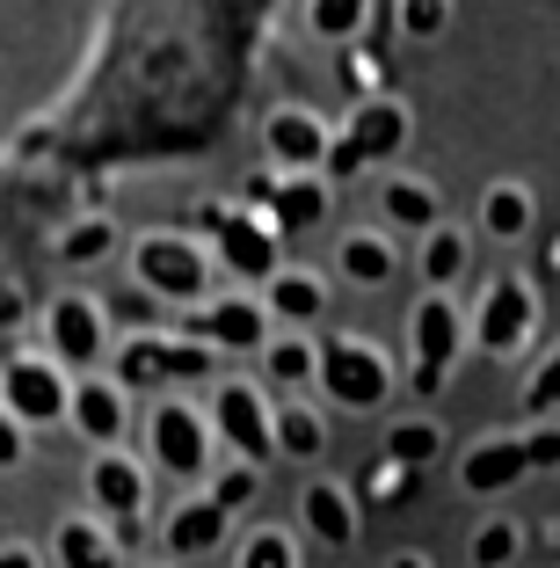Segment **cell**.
I'll return each mask as SVG.
<instances>
[{"label":"cell","mask_w":560,"mask_h":568,"mask_svg":"<svg viewBox=\"0 0 560 568\" xmlns=\"http://www.w3.org/2000/svg\"><path fill=\"white\" fill-rule=\"evenodd\" d=\"M44 343L67 372H95L102 343H110V321H102V306L88 300V292H59L51 314H44Z\"/></svg>","instance_id":"obj_9"},{"label":"cell","mask_w":560,"mask_h":568,"mask_svg":"<svg viewBox=\"0 0 560 568\" xmlns=\"http://www.w3.org/2000/svg\"><path fill=\"white\" fill-rule=\"evenodd\" d=\"M182 372H212V343H153V335H132L124 351V386H153V379H182Z\"/></svg>","instance_id":"obj_15"},{"label":"cell","mask_w":560,"mask_h":568,"mask_svg":"<svg viewBox=\"0 0 560 568\" xmlns=\"http://www.w3.org/2000/svg\"><path fill=\"white\" fill-rule=\"evenodd\" d=\"M263 379L277 386V394H306V386H320V335L277 328L263 343Z\"/></svg>","instance_id":"obj_17"},{"label":"cell","mask_w":560,"mask_h":568,"mask_svg":"<svg viewBox=\"0 0 560 568\" xmlns=\"http://www.w3.org/2000/svg\"><path fill=\"white\" fill-rule=\"evenodd\" d=\"M320 394L349 416H364L394 394V357L364 335H320Z\"/></svg>","instance_id":"obj_2"},{"label":"cell","mask_w":560,"mask_h":568,"mask_svg":"<svg viewBox=\"0 0 560 568\" xmlns=\"http://www.w3.org/2000/svg\"><path fill=\"white\" fill-rule=\"evenodd\" d=\"M328 197H335L328 175H277V183H269V219H277V234L328 219Z\"/></svg>","instance_id":"obj_23"},{"label":"cell","mask_w":560,"mask_h":568,"mask_svg":"<svg viewBox=\"0 0 560 568\" xmlns=\"http://www.w3.org/2000/svg\"><path fill=\"white\" fill-rule=\"evenodd\" d=\"M364 16H371V0H314V8H306V22H314L320 37H335V44H343V37H357Z\"/></svg>","instance_id":"obj_33"},{"label":"cell","mask_w":560,"mask_h":568,"mask_svg":"<svg viewBox=\"0 0 560 568\" xmlns=\"http://www.w3.org/2000/svg\"><path fill=\"white\" fill-rule=\"evenodd\" d=\"M212 416H204L197 402H182V394H167V402H153L146 416V452H153V467L161 474H212Z\"/></svg>","instance_id":"obj_6"},{"label":"cell","mask_w":560,"mask_h":568,"mask_svg":"<svg viewBox=\"0 0 560 568\" xmlns=\"http://www.w3.org/2000/svg\"><path fill=\"white\" fill-rule=\"evenodd\" d=\"M437 452H445V423H437V416H408V423H394V430H386V459H400L408 474L429 467Z\"/></svg>","instance_id":"obj_29"},{"label":"cell","mask_w":560,"mask_h":568,"mask_svg":"<svg viewBox=\"0 0 560 568\" xmlns=\"http://www.w3.org/2000/svg\"><path fill=\"white\" fill-rule=\"evenodd\" d=\"M386 568H429V554H394Z\"/></svg>","instance_id":"obj_40"},{"label":"cell","mask_w":560,"mask_h":568,"mask_svg":"<svg viewBox=\"0 0 560 568\" xmlns=\"http://www.w3.org/2000/svg\"><path fill=\"white\" fill-rule=\"evenodd\" d=\"M525 408H531V416H553V408H560V343L525 372Z\"/></svg>","instance_id":"obj_35"},{"label":"cell","mask_w":560,"mask_h":568,"mask_svg":"<svg viewBox=\"0 0 560 568\" xmlns=\"http://www.w3.org/2000/svg\"><path fill=\"white\" fill-rule=\"evenodd\" d=\"M335 270H343L349 284H394L400 277V248H394V234H379V226H357V234H343V248H335Z\"/></svg>","instance_id":"obj_21"},{"label":"cell","mask_w":560,"mask_h":568,"mask_svg":"<svg viewBox=\"0 0 560 568\" xmlns=\"http://www.w3.org/2000/svg\"><path fill=\"white\" fill-rule=\"evenodd\" d=\"M263 153H269L277 175H328L335 124L314 118V110H298V102H284V110H269V124H263Z\"/></svg>","instance_id":"obj_8"},{"label":"cell","mask_w":560,"mask_h":568,"mask_svg":"<svg viewBox=\"0 0 560 568\" xmlns=\"http://www.w3.org/2000/svg\"><path fill=\"white\" fill-rule=\"evenodd\" d=\"M190 335L197 343H212V351H263L269 335H277V321H269V306H263V292L255 300H204V306H190Z\"/></svg>","instance_id":"obj_10"},{"label":"cell","mask_w":560,"mask_h":568,"mask_svg":"<svg viewBox=\"0 0 560 568\" xmlns=\"http://www.w3.org/2000/svg\"><path fill=\"white\" fill-rule=\"evenodd\" d=\"M343 139L357 146V161H394V153L408 146V102H400V95L357 102V118L343 124Z\"/></svg>","instance_id":"obj_14"},{"label":"cell","mask_w":560,"mask_h":568,"mask_svg":"<svg viewBox=\"0 0 560 568\" xmlns=\"http://www.w3.org/2000/svg\"><path fill=\"white\" fill-rule=\"evenodd\" d=\"M400 488H408V467H400V459H379V474L364 481V503H394Z\"/></svg>","instance_id":"obj_37"},{"label":"cell","mask_w":560,"mask_h":568,"mask_svg":"<svg viewBox=\"0 0 560 568\" xmlns=\"http://www.w3.org/2000/svg\"><path fill=\"white\" fill-rule=\"evenodd\" d=\"M116 219H102V212H88L81 226H67V234H59V255H67V263H102V255H116Z\"/></svg>","instance_id":"obj_30"},{"label":"cell","mask_w":560,"mask_h":568,"mask_svg":"<svg viewBox=\"0 0 560 568\" xmlns=\"http://www.w3.org/2000/svg\"><path fill=\"white\" fill-rule=\"evenodd\" d=\"M241 568H298V539L284 525H255L241 547Z\"/></svg>","instance_id":"obj_32"},{"label":"cell","mask_w":560,"mask_h":568,"mask_svg":"<svg viewBox=\"0 0 560 568\" xmlns=\"http://www.w3.org/2000/svg\"><path fill=\"white\" fill-rule=\"evenodd\" d=\"M0 408L16 423H67L73 416V379L51 351H30L0 372Z\"/></svg>","instance_id":"obj_7"},{"label":"cell","mask_w":560,"mask_h":568,"mask_svg":"<svg viewBox=\"0 0 560 568\" xmlns=\"http://www.w3.org/2000/svg\"><path fill=\"white\" fill-rule=\"evenodd\" d=\"M466 335H474L488 357H517L539 335V292H531V277H488L480 284L474 314H466Z\"/></svg>","instance_id":"obj_3"},{"label":"cell","mask_w":560,"mask_h":568,"mask_svg":"<svg viewBox=\"0 0 560 568\" xmlns=\"http://www.w3.org/2000/svg\"><path fill=\"white\" fill-rule=\"evenodd\" d=\"M525 459H531V474L560 467V423H531V430H525Z\"/></svg>","instance_id":"obj_36"},{"label":"cell","mask_w":560,"mask_h":568,"mask_svg":"<svg viewBox=\"0 0 560 568\" xmlns=\"http://www.w3.org/2000/svg\"><path fill=\"white\" fill-rule=\"evenodd\" d=\"M0 568H37V547H22V539H8V547H0Z\"/></svg>","instance_id":"obj_39"},{"label":"cell","mask_w":560,"mask_h":568,"mask_svg":"<svg viewBox=\"0 0 560 568\" xmlns=\"http://www.w3.org/2000/svg\"><path fill=\"white\" fill-rule=\"evenodd\" d=\"M466 554H474V568H517V554H525V525H517L510 510H495V518L474 525Z\"/></svg>","instance_id":"obj_28"},{"label":"cell","mask_w":560,"mask_h":568,"mask_svg":"<svg viewBox=\"0 0 560 568\" xmlns=\"http://www.w3.org/2000/svg\"><path fill=\"white\" fill-rule=\"evenodd\" d=\"M298 525L320 539V547H349L357 539V488L343 481H306V496H298Z\"/></svg>","instance_id":"obj_16"},{"label":"cell","mask_w":560,"mask_h":568,"mask_svg":"<svg viewBox=\"0 0 560 568\" xmlns=\"http://www.w3.org/2000/svg\"><path fill=\"white\" fill-rule=\"evenodd\" d=\"M218 255H226L241 277H277V219H247V212H218Z\"/></svg>","instance_id":"obj_13"},{"label":"cell","mask_w":560,"mask_h":568,"mask_svg":"<svg viewBox=\"0 0 560 568\" xmlns=\"http://www.w3.org/2000/svg\"><path fill=\"white\" fill-rule=\"evenodd\" d=\"M263 306L277 328H314L320 314H328V277L320 270H277V277L263 284Z\"/></svg>","instance_id":"obj_18"},{"label":"cell","mask_w":560,"mask_h":568,"mask_svg":"<svg viewBox=\"0 0 560 568\" xmlns=\"http://www.w3.org/2000/svg\"><path fill=\"white\" fill-rule=\"evenodd\" d=\"M379 212L394 219V226H408L415 241H422L429 226H445V197H437L422 175H386L379 183Z\"/></svg>","instance_id":"obj_22"},{"label":"cell","mask_w":560,"mask_h":568,"mask_svg":"<svg viewBox=\"0 0 560 568\" xmlns=\"http://www.w3.org/2000/svg\"><path fill=\"white\" fill-rule=\"evenodd\" d=\"M226 525H233V518L218 510L212 496H190V503L175 510V518L161 525V539H167V554H212L218 539H226Z\"/></svg>","instance_id":"obj_25"},{"label":"cell","mask_w":560,"mask_h":568,"mask_svg":"<svg viewBox=\"0 0 560 568\" xmlns=\"http://www.w3.org/2000/svg\"><path fill=\"white\" fill-rule=\"evenodd\" d=\"M51 547H59V568H124L116 561V525L95 518V510H67Z\"/></svg>","instance_id":"obj_19"},{"label":"cell","mask_w":560,"mask_h":568,"mask_svg":"<svg viewBox=\"0 0 560 568\" xmlns=\"http://www.w3.org/2000/svg\"><path fill=\"white\" fill-rule=\"evenodd\" d=\"M277 452L284 459H314V452H328V423H320V408L306 402V394H277Z\"/></svg>","instance_id":"obj_27"},{"label":"cell","mask_w":560,"mask_h":568,"mask_svg":"<svg viewBox=\"0 0 560 568\" xmlns=\"http://www.w3.org/2000/svg\"><path fill=\"white\" fill-rule=\"evenodd\" d=\"M531 226H539L531 190L525 183H488V197H480V234L488 241H525Z\"/></svg>","instance_id":"obj_26"},{"label":"cell","mask_w":560,"mask_h":568,"mask_svg":"<svg viewBox=\"0 0 560 568\" xmlns=\"http://www.w3.org/2000/svg\"><path fill=\"white\" fill-rule=\"evenodd\" d=\"M88 510H95V518H132V510H146V467H139L124 445L88 459Z\"/></svg>","instance_id":"obj_12"},{"label":"cell","mask_w":560,"mask_h":568,"mask_svg":"<svg viewBox=\"0 0 560 568\" xmlns=\"http://www.w3.org/2000/svg\"><path fill=\"white\" fill-rule=\"evenodd\" d=\"M466 343H474V335H466L459 300H451V292H422L415 314H408V372H415V386L437 394V386L451 379V365H459Z\"/></svg>","instance_id":"obj_4"},{"label":"cell","mask_w":560,"mask_h":568,"mask_svg":"<svg viewBox=\"0 0 560 568\" xmlns=\"http://www.w3.org/2000/svg\"><path fill=\"white\" fill-rule=\"evenodd\" d=\"M132 277L146 284L153 300H175L190 314L212 292V248L190 241V234H139L132 241Z\"/></svg>","instance_id":"obj_1"},{"label":"cell","mask_w":560,"mask_h":568,"mask_svg":"<svg viewBox=\"0 0 560 568\" xmlns=\"http://www.w3.org/2000/svg\"><path fill=\"white\" fill-rule=\"evenodd\" d=\"M204 496H212L218 510L233 518V510H247V503L263 496V467H255V459H233V467H218V474H212V488H204Z\"/></svg>","instance_id":"obj_31"},{"label":"cell","mask_w":560,"mask_h":568,"mask_svg":"<svg viewBox=\"0 0 560 568\" xmlns=\"http://www.w3.org/2000/svg\"><path fill=\"white\" fill-rule=\"evenodd\" d=\"M546 277H560V234H553V248H546Z\"/></svg>","instance_id":"obj_41"},{"label":"cell","mask_w":560,"mask_h":568,"mask_svg":"<svg viewBox=\"0 0 560 568\" xmlns=\"http://www.w3.org/2000/svg\"><path fill=\"white\" fill-rule=\"evenodd\" d=\"M415 263H422V284H429V292H451V284L466 277V263H474V234L445 219V226H429V234H422Z\"/></svg>","instance_id":"obj_24"},{"label":"cell","mask_w":560,"mask_h":568,"mask_svg":"<svg viewBox=\"0 0 560 568\" xmlns=\"http://www.w3.org/2000/svg\"><path fill=\"white\" fill-rule=\"evenodd\" d=\"M459 474H466V488H474V496H502L510 481H525V474H531L525 437H488V445H474Z\"/></svg>","instance_id":"obj_20"},{"label":"cell","mask_w":560,"mask_h":568,"mask_svg":"<svg viewBox=\"0 0 560 568\" xmlns=\"http://www.w3.org/2000/svg\"><path fill=\"white\" fill-rule=\"evenodd\" d=\"M204 416H212V430L226 437L241 459H255V467L277 459V394H263L255 379H218Z\"/></svg>","instance_id":"obj_5"},{"label":"cell","mask_w":560,"mask_h":568,"mask_svg":"<svg viewBox=\"0 0 560 568\" xmlns=\"http://www.w3.org/2000/svg\"><path fill=\"white\" fill-rule=\"evenodd\" d=\"M67 423L95 452H116V445H124V423H132V386L102 379V372H81V379H73V416Z\"/></svg>","instance_id":"obj_11"},{"label":"cell","mask_w":560,"mask_h":568,"mask_svg":"<svg viewBox=\"0 0 560 568\" xmlns=\"http://www.w3.org/2000/svg\"><path fill=\"white\" fill-rule=\"evenodd\" d=\"M400 37H415V44H429V37L451 30V0H400Z\"/></svg>","instance_id":"obj_34"},{"label":"cell","mask_w":560,"mask_h":568,"mask_svg":"<svg viewBox=\"0 0 560 568\" xmlns=\"http://www.w3.org/2000/svg\"><path fill=\"white\" fill-rule=\"evenodd\" d=\"M16 459H22V423L0 408V467H16Z\"/></svg>","instance_id":"obj_38"},{"label":"cell","mask_w":560,"mask_h":568,"mask_svg":"<svg viewBox=\"0 0 560 568\" xmlns=\"http://www.w3.org/2000/svg\"><path fill=\"white\" fill-rule=\"evenodd\" d=\"M161 568H167V561H161Z\"/></svg>","instance_id":"obj_42"}]
</instances>
